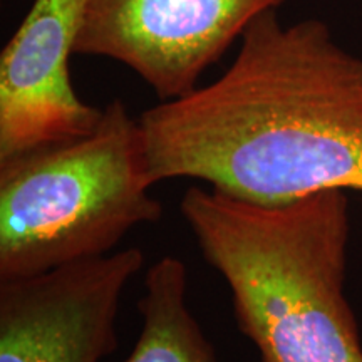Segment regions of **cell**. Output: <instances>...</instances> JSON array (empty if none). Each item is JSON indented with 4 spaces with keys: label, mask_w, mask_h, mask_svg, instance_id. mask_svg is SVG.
Returning <instances> with one entry per match:
<instances>
[{
    "label": "cell",
    "mask_w": 362,
    "mask_h": 362,
    "mask_svg": "<svg viewBox=\"0 0 362 362\" xmlns=\"http://www.w3.org/2000/svg\"><path fill=\"white\" fill-rule=\"evenodd\" d=\"M153 181L192 178L285 205L362 193V59L327 24L262 13L218 79L139 116Z\"/></svg>",
    "instance_id": "cell-1"
},
{
    "label": "cell",
    "mask_w": 362,
    "mask_h": 362,
    "mask_svg": "<svg viewBox=\"0 0 362 362\" xmlns=\"http://www.w3.org/2000/svg\"><path fill=\"white\" fill-rule=\"evenodd\" d=\"M180 211L205 260L228 285L238 329L260 362H362L344 292L346 192L267 206L192 187Z\"/></svg>",
    "instance_id": "cell-2"
},
{
    "label": "cell",
    "mask_w": 362,
    "mask_h": 362,
    "mask_svg": "<svg viewBox=\"0 0 362 362\" xmlns=\"http://www.w3.org/2000/svg\"><path fill=\"white\" fill-rule=\"evenodd\" d=\"M285 0H84L76 54L129 67L160 101L187 96L257 17Z\"/></svg>",
    "instance_id": "cell-4"
},
{
    "label": "cell",
    "mask_w": 362,
    "mask_h": 362,
    "mask_svg": "<svg viewBox=\"0 0 362 362\" xmlns=\"http://www.w3.org/2000/svg\"><path fill=\"white\" fill-rule=\"evenodd\" d=\"M84 0H34L0 56V161L89 134L103 107L78 96L69 74Z\"/></svg>",
    "instance_id": "cell-6"
},
{
    "label": "cell",
    "mask_w": 362,
    "mask_h": 362,
    "mask_svg": "<svg viewBox=\"0 0 362 362\" xmlns=\"http://www.w3.org/2000/svg\"><path fill=\"white\" fill-rule=\"evenodd\" d=\"M144 264L138 247L0 280V362H101L117 349L121 296Z\"/></svg>",
    "instance_id": "cell-5"
},
{
    "label": "cell",
    "mask_w": 362,
    "mask_h": 362,
    "mask_svg": "<svg viewBox=\"0 0 362 362\" xmlns=\"http://www.w3.org/2000/svg\"><path fill=\"white\" fill-rule=\"evenodd\" d=\"M139 117L121 99L94 131L0 161V280L107 255L161 218Z\"/></svg>",
    "instance_id": "cell-3"
},
{
    "label": "cell",
    "mask_w": 362,
    "mask_h": 362,
    "mask_svg": "<svg viewBox=\"0 0 362 362\" xmlns=\"http://www.w3.org/2000/svg\"><path fill=\"white\" fill-rule=\"evenodd\" d=\"M183 260L163 257L146 272L138 302L143 327L134 349L119 362H218L216 352L187 304Z\"/></svg>",
    "instance_id": "cell-7"
}]
</instances>
